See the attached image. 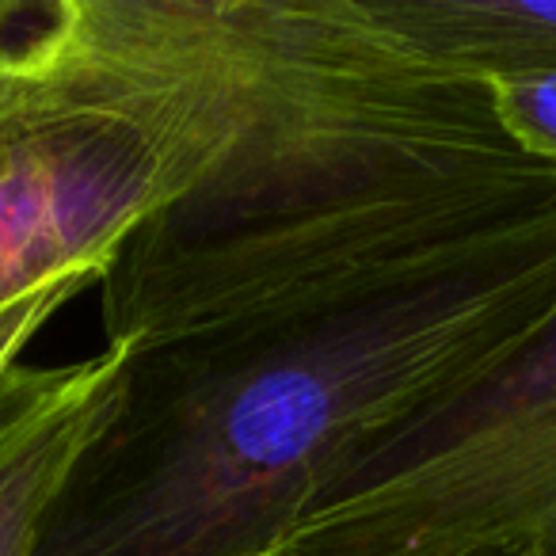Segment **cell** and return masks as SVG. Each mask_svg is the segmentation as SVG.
<instances>
[{
	"label": "cell",
	"mask_w": 556,
	"mask_h": 556,
	"mask_svg": "<svg viewBox=\"0 0 556 556\" xmlns=\"http://www.w3.org/2000/svg\"><path fill=\"white\" fill-rule=\"evenodd\" d=\"M232 141L100 278L103 348L325 298L556 206V164L366 0H214Z\"/></svg>",
	"instance_id": "obj_1"
},
{
	"label": "cell",
	"mask_w": 556,
	"mask_h": 556,
	"mask_svg": "<svg viewBox=\"0 0 556 556\" xmlns=\"http://www.w3.org/2000/svg\"><path fill=\"white\" fill-rule=\"evenodd\" d=\"M408 50L472 85L553 77L556 0H366Z\"/></svg>",
	"instance_id": "obj_5"
},
{
	"label": "cell",
	"mask_w": 556,
	"mask_h": 556,
	"mask_svg": "<svg viewBox=\"0 0 556 556\" xmlns=\"http://www.w3.org/2000/svg\"><path fill=\"white\" fill-rule=\"evenodd\" d=\"M556 556V317L495 370L381 434L282 556Z\"/></svg>",
	"instance_id": "obj_3"
},
{
	"label": "cell",
	"mask_w": 556,
	"mask_h": 556,
	"mask_svg": "<svg viewBox=\"0 0 556 556\" xmlns=\"http://www.w3.org/2000/svg\"><path fill=\"white\" fill-rule=\"evenodd\" d=\"M85 290L88 282H58V287L27 294L16 305H9V309H0V374L9 370V366H16L20 355L27 351V343L58 317L62 305H70Z\"/></svg>",
	"instance_id": "obj_7"
},
{
	"label": "cell",
	"mask_w": 556,
	"mask_h": 556,
	"mask_svg": "<svg viewBox=\"0 0 556 556\" xmlns=\"http://www.w3.org/2000/svg\"><path fill=\"white\" fill-rule=\"evenodd\" d=\"M465 556H530V553H518V548H472Z\"/></svg>",
	"instance_id": "obj_8"
},
{
	"label": "cell",
	"mask_w": 556,
	"mask_h": 556,
	"mask_svg": "<svg viewBox=\"0 0 556 556\" xmlns=\"http://www.w3.org/2000/svg\"><path fill=\"white\" fill-rule=\"evenodd\" d=\"M556 317V206L457 252L126 351L35 556H282L366 446Z\"/></svg>",
	"instance_id": "obj_2"
},
{
	"label": "cell",
	"mask_w": 556,
	"mask_h": 556,
	"mask_svg": "<svg viewBox=\"0 0 556 556\" xmlns=\"http://www.w3.org/2000/svg\"><path fill=\"white\" fill-rule=\"evenodd\" d=\"M123 348L0 374V556H35L50 510L118 404Z\"/></svg>",
	"instance_id": "obj_4"
},
{
	"label": "cell",
	"mask_w": 556,
	"mask_h": 556,
	"mask_svg": "<svg viewBox=\"0 0 556 556\" xmlns=\"http://www.w3.org/2000/svg\"><path fill=\"white\" fill-rule=\"evenodd\" d=\"M500 123L530 156L556 164V73L492 88Z\"/></svg>",
	"instance_id": "obj_6"
}]
</instances>
